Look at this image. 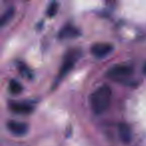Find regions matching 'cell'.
Wrapping results in <instances>:
<instances>
[{"mask_svg": "<svg viewBox=\"0 0 146 146\" xmlns=\"http://www.w3.org/2000/svg\"><path fill=\"white\" fill-rule=\"evenodd\" d=\"M8 89L11 94L17 95V94L21 93L23 91V86L19 81H17L15 79H11L8 84Z\"/></svg>", "mask_w": 146, "mask_h": 146, "instance_id": "obj_9", "label": "cell"}, {"mask_svg": "<svg viewBox=\"0 0 146 146\" xmlns=\"http://www.w3.org/2000/svg\"><path fill=\"white\" fill-rule=\"evenodd\" d=\"M10 111L16 114H30L33 111V106L26 102H18V101H11L8 105Z\"/></svg>", "mask_w": 146, "mask_h": 146, "instance_id": "obj_5", "label": "cell"}, {"mask_svg": "<svg viewBox=\"0 0 146 146\" xmlns=\"http://www.w3.org/2000/svg\"><path fill=\"white\" fill-rule=\"evenodd\" d=\"M14 13H15V9L13 8V7H9V8L3 13L2 16H1V19H0V24H1V26H5V25L13 18Z\"/></svg>", "mask_w": 146, "mask_h": 146, "instance_id": "obj_10", "label": "cell"}, {"mask_svg": "<svg viewBox=\"0 0 146 146\" xmlns=\"http://www.w3.org/2000/svg\"><path fill=\"white\" fill-rule=\"evenodd\" d=\"M132 72H133V69L129 65L117 64L108 69L106 75L107 77L112 78V79H121V78L131 75Z\"/></svg>", "mask_w": 146, "mask_h": 146, "instance_id": "obj_3", "label": "cell"}, {"mask_svg": "<svg viewBox=\"0 0 146 146\" xmlns=\"http://www.w3.org/2000/svg\"><path fill=\"white\" fill-rule=\"evenodd\" d=\"M118 135L122 143L129 144L132 139V132L129 125L126 123H120L118 125Z\"/></svg>", "mask_w": 146, "mask_h": 146, "instance_id": "obj_7", "label": "cell"}, {"mask_svg": "<svg viewBox=\"0 0 146 146\" xmlns=\"http://www.w3.org/2000/svg\"><path fill=\"white\" fill-rule=\"evenodd\" d=\"M20 73L22 74V76H25V77H28V78H31V72L24 64H22L20 66Z\"/></svg>", "mask_w": 146, "mask_h": 146, "instance_id": "obj_12", "label": "cell"}, {"mask_svg": "<svg viewBox=\"0 0 146 146\" xmlns=\"http://www.w3.org/2000/svg\"><path fill=\"white\" fill-rule=\"evenodd\" d=\"M57 11H58V3L51 2L48 5V8H47V15L49 17H53L56 15Z\"/></svg>", "mask_w": 146, "mask_h": 146, "instance_id": "obj_11", "label": "cell"}, {"mask_svg": "<svg viewBox=\"0 0 146 146\" xmlns=\"http://www.w3.org/2000/svg\"><path fill=\"white\" fill-rule=\"evenodd\" d=\"M112 91L108 85H102L90 96V106L94 114L100 115L109 108L111 103Z\"/></svg>", "mask_w": 146, "mask_h": 146, "instance_id": "obj_1", "label": "cell"}, {"mask_svg": "<svg viewBox=\"0 0 146 146\" xmlns=\"http://www.w3.org/2000/svg\"><path fill=\"white\" fill-rule=\"evenodd\" d=\"M112 50H113V46L109 43H96L91 47L92 55L96 58H104L109 53H111Z\"/></svg>", "mask_w": 146, "mask_h": 146, "instance_id": "obj_4", "label": "cell"}, {"mask_svg": "<svg viewBox=\"0 0 146 146\" xmlns=\"http://www.w3.org/2000/svg\"><path fill=\"white\" fill-rule=\"evenodd\" d=\"M80 56V52L76 49H73V50H70L65 54L64 59H63V62L61 64V67L59 69V73L58 76H57V80L62 79L63 77L67 75V73L73 68L74 64L76 63L77 59L79 58Z\"/></svg>", "mask_w": 146, "mask_h": 146, "instance_id": "obj_2", "label": "cell"}, {"mask_svg": "<svg viewBox=\"0 0 146 146\" xmlns=\"http://www.w3.org/2000/svg\"><path fill=\"white\" fill-rule=\"evenodd\" d=\"M80 32L77 28H75V27L70 24H67L59 31L58 37L60 39H68V38H74V37L78 36Z\"/></svg>", "mask_w": 146, "mask_h": 146, "instance_id": "obj_8", "label": "cell"}, {"mask_svg": "<svg viewBox=\"0 0 146 146\" xmlns=\"http://www.w3.org/2000/svg\"><path fill=\"white\" fill-rule=\"evenodd\" d=\"M7 129L13 135L23 136L28 131V125L26 123H23V122L10 120V121L7 122Z\"/></svg>", "mask_w": 146, "mask_h": 146, "instance_id": "obj_6", "label": "cell"}]
</instances>
